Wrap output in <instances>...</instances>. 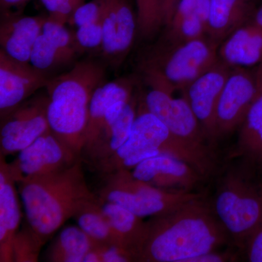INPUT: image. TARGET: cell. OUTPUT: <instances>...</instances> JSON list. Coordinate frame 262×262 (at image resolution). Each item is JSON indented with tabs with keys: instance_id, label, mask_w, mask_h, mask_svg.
Listing matches in <instances>:
<instances>
[{
	"instance_id": "cell-1",
	"label": "cell",
	"mask_w": 262,
	"mask_h": 262,
	"mask_svg": "<svg viewBox=\"0 0 262 262\" xmlns=\"http://www.w3.org/2000/svg\"><path fill=\"white\" fill-rule=\"evenodd\" d=\"M147 224L138 261L187 262L231 241L211 203L203 196L157 215Z\"/></svg>"
},
{
	"instance_id": "cell-2",
	"label": "cell",
	"mask_w": 262,
	"mask_h": 262,
	"mask_svg": "<svg viewBox=\"0 0 262 262\" xmlns=\"http://www.w3.org/2000/svg\"><path fill=\"white\" fill-rule=\"evenodd\" d=\"M27 226L44 244L88 202L96 199L79 160L65 168L15 182Z\"/></svg>"
},
{
	"instance_id": "cell-3",
	"label": "cell",
	"mask_w": 262,
	"mask_h": 262,
	"mask_svg": "<svg viewBox=\"0 0 262 262\" xmlns=\"http://www.w3.org/2000/svg\"><path fill=\"white\" fill-rule=\"evenodd\" d=\"M104 75L99 63L82 61L67 73L50 79L46 85L50 129L78 157L85 146L91 98L103 83Z\"/></svg>"
},
{
	"instance_id": "cell-4",
	"label": "cell",
	"mask_w": 262,
	"mask_h": 262,
	"mask_svg": "<svg viewBox=\"0 0 262 262\" xmlns=\"http://www.w3.org/2000/svg\"><path fill=\"white\" fill-rule=\"evenodd\" d=\"M160 155H168L189 163L205 178L216 168L215 157L203 154L179 140L143 104L140 106L128 139L116 152L101 162L108 172L135 168L141 162Z\"/></svg>"
},
{
	"instance_id": "cell-5",
	"label": "cell",
	"mask_w": 262,
	"mask_h": 262,
	"mask_svg": "<svg viewBox=\"0 0 262 262\" xmlns=\"http://www.w3.org/2000/svg\"><path fill=\"white\" fill-rule=\"evenodd\" d=\"M239 160L219 177L211 206L231 241L242 250L262 220V170Z\"/></svg>"
},
{
	"instance_id": "cell-6",
	"label": "cell",
	"mask_w": 262,
	"mask_h": 262,
	"mask_svg": "<svg viewBox=\"0 0 262 262\" xmlns=\"http://www.w3.org/2000/svg\"><path fill=\"white\" fill-rule=\"evenodd\" d=\"M219 46L208 37L178 44L159 43L143 67L146 83L170 94L182 91L220 61Z\"/></svg>"
},
{
	"instance_id": "cell-7",
	"label": "cell",
	"mask_w": 262,
	"mask_h": 262,
	"mask_svg": "<svg viewBox=\"0 0 262 262\" xmlns=\"http://www.w3.org/2000/svg\"><path fill=\"white\" fill-rule=\"evenodd\" d=\"M101 189L100 199L117 203L141 218L157 216L203 196L201 193L165 190L134 178L127 169L115 170Z\"/></svg>"
},
{
	"instance_id": "cell-8",
	"label": "cell",
	"mask_w": 262,
	"mask_h": 262,
	"mask_svg": "<svg viewBox=\"0 0 262 262\" xmlns=\"http://www.w3.org/2000/svg\"><path fill=\"white\" fill-rule=\"evenodd\" d=\"M144 104L168 127L172 135L192 149L203 154L215 157L211 143L184 97L175 98L173 94L159 88L149 86Z\"/></svg>"
},
{
	"instance_id": "cell-9",
	"label": "cell",
	"mask_w": 262,
	"mask_h": 262,
	"mask_svg": "<svg viewBox=\"0 0 262 262\" xmlns=\"http://www.w3.org/2000/svg\"><path fill=\"white\" fill-rule=\"evenodd\" d=\"M257 96L254 74L247 69L232 68L217 105L216 139L241 126Z\"/></svg>"
},
{
	"instance_id": "cell-10",
	"label": "cell",
	"mask_w": 262,
	"mask_h": 262,
	"mask_svg": "<svg viewBox=\"0 0 262 262\" xmlns=\"http://www.w3.org/2000/svg\"><path fill=\"white\" fill-rule=\"evenodd\" d=\"M78 158L50 130L19 151L18 158L9 165V168L17 182L27 177L60 170L72 165Z\"/></svg>"
},
{
	"instance_id": "cell-11",
	"label": "cell",
	"mask_w": 262,
	"mask_h": 262,
	"mask_svg": "<svg viewBox=\"0 0 262 262\" xmlns=\"http://www.w3.org/2000/svg\"><path fill=\"white\" fill-rule=\"evenodd\" d=\"M232 69L220 60L182 91L211 144L216 140L217 105Z\"/></svg>"
},
{
	"instance_id": "cell-12",
	"label": "cell",
	"mask_w": 262,
	"mask_h": 262,
	"mask_svg": "<svg viewBox=\"0 0 262 262\" xmlns=\"http://www.w3.org/2000/svg\"><path fill=\"white\" fill-rule=\"evenodd\" d=\"M50 79L46 72L29 62L13 58L0 50V110L7 115L41 88L46 87Z\"/></svg>"
},
{
	"instance_id": "cell-13",
	"label": "cell",
	"mask_w": 262,
	"mask_h": 262,
	"mask_svg": "<svg viewBox=\"0 0 262 262\" xmlns=\"http://www.w3.org/2000/svg\"><path fill=\"white\" fill-rule=\"evenodd\" d=\"M49 98L40 97L15 110L1 128L2 154L20 151L50 129L47 117Z\"/></svg>"
},
{
	"instance_id": "cell-14",
	"label": "cell",
	"mask_w": 262,
	"mask_h": 262,
	"mask_svg": "<svg viewBox=\"0 0 262 262\" xmlns=\"http://www.w3.org/2000/svg\"><path fill=\"white\" fill-rule=\"evenodd\" d=\"M131 173L138 180L173 192H192L193 188L205 178L189 163L168 155L144 160Z\"/></svg>"
},
{
	"instance_id": "cell-15",
	"label": "cell",
	"mask_w": 262,
	"mask_h": 262,
	"mask_svg": "<svg viewBox=\"0 0 262 262\" xmlns=\"http://www.w3.org/2000/svg\"><path fill=\"white\" fill-rule=\"evenodd\" d=\"M103 54L120 58L130 49L137 32L136 15L129 0H102Z\"/></svg>"
},
{
	"instance_id": "cell-16",
	"label": "cell",
	"mask_w": 262,
	"mask_h": 262,
	"mask_svg": "<svg viewBox=\"0 0 262 262\" xmlns=\"http://www.w3.org/2000/svg\"><path fill=\"white\" fill-rule=\"evenodd\" d=\"M48 18L24 16L20 13H2L0 44L2 49L18 61L29 62L36 39Z\"/></svg>"
},
{
	"instance_id": "cell-17",
	"label": "cell",
	"mask_w": 262,
	"mask_h": 262,
	"mask_svg": "<svg viewBox=\"0 0 262 262\" xmlns=\"http://www.w3.org/2000/svg\"><path fill=\"white\" fill-rule=\"evenodd\" d=\"M210 0H181L164 27L160 44L173 45L208 37Z\"/></svg>"
},
{
	"instance_id": "cell-18",
	"label": "cell",
	"mask_w": 262,
	"mask_h": 262,
	"mask_svg": "<svg viewBox=\"0 0 262 262\" xmlns=\"http://www.w3.org/2000/svg\"><path fill=\"white\" fill-rule=\"evenodd\" d=\"M218 56L231 68L247 69L262 63V27L250 20L220 43Z\"/></svg>"
},
{
	"instance_id": "cell-19",
	"label": "cell",
	"mask_w": 262,
	"mask_h": 262,
	"mask_svg": "<svg viewBox=\"0 0 262 262\" xmlns=\"http://www.w3.org/2000/svg\"><path fill=\"white\" fill-rule=\"evenodd\" d=\"M15 181L1 158L0 170V261H13V242L21 221Z\"/></svg>"
},
{
	"instance_id": "cell-20",
	"label": "cell",
	"mask_w": 262,
	"mask_h": 262,
	"mask_svg": "<svg viewBox=\"0 0 262 262\" xmlns=\"http://www.w3.org/2000/svg\"><path fill=\"white\" fill-rule=\"evenodd\" d=\"M98 202L113 229L117 244L128 251L138 261L147 235L148 224L120 205L101 199Z\"/></svg>"
},
{
	"instance_id": "cell-21",
	"label": "cell",
	"mask_w": 262,
	"mask_h": 262,
	"mask_svg": "<svg viewBox=\"0 0 262 262\" xmlns=\"http://www.w3.org/2000/svg\"><path fill=\"white\" fill-rule=\"evenodd\" d=\"M256 0H210L208 37L220 44L235 29L252 20Z\"/></svg>"
},
{
	"instance_id": "cell-22",
	"label": "cell",
	"mask_w": 262,
	"mask_h": 262,
	"mask_svg": "<svg viewBox=\"0 0 262 262\" xmlns=\"http://www.w3.org/2000/svg\"><path fill=\"white\" fill-rule=\"evenodd\" d=\"M132 94L133 82L127 79H118L102 83L96 89L89 106V120L84 146L88 151L94 145L101 134L108 108L117 101L130 99Z\"/></svg>"
},
{
	"instance_id": "cell-23",
	"label": "cell",
	"mask_w": 262,
	"mask_h": 262,
	"mask_svg": "<svg viewBox=\"0 0 262 262\" xmlns=\"http://www.w3.org/2000/svg\"><path fill=\"white\" fill-rule=\"evenodd\" d=\"M234 157L262 170V93L256 96L239 126Z\"/></svg>"
},
{
	"instance_id": "cell-24",
	"label": "cell",
	"mask_w": 262,
	"mask_h": 262,
	"mask_svg": "<svg viewBox=\"0 0 262 262\" xmlns=\"http://www.w3.org/2000/svg\"><path fill=\"white\" fill-rule=\"evenodd\" d=\"M136 101L132 97L124 107L120 116L106 125L98 136L97 141L89 150L90 155L103 160L113 156L120 149L130 136L137 111Z\"/></svg>"
},
{
	"instance_id": "cell-25",
	"label": "cell",
	"mask_w": 262,
	"mask_h": 262,
	"mask_svg": "<svg viewBox=\"0 0 262 262\" xmlns=\"http://www.w3.org/2000/svg\"><path fill=\"white\" fill-rule=\"evenodd\" d=\"M94 243L79 227H66L60 232L48 251V261L82 262Z\"/></svg>"
},
{
	"instance_id": "cell-26",
	"label": "cell",
	"mask_w": 262,
	"mask_h": 262,
	"mask_svg": "<svg viewBox=\"0 0 262 262\" xmlns=\"http://www.w3.org/2000/svg\"><path fill=\"white\" fill-rule=\"evenodd\" d=\"M74 218L78 227L92 239L95 246L117 245L113 229L97 200L86 203Z\"/></svg>"
},
{
	"instance_id": "cell-27",
	"label": "cell",
	"mask_w": 262,
	"mask_h": 262,
	"mask_svg": "<svg viewBox=\"0 0 262 262\" xmlns=\"http://www.w3.org/2000/svg\"><path fill=\"white\" fill-rule=\"evenodd\" d=\"M74 58L41 33L33 46L29 63L38 70L46 72L69 63Z\"/></svg>"
},
{
	"instance_id": "cell-28",
	"label": "cell",
	"mask_w": 262,
	"mask_h": 262,
	"mask_svg": "<svg viewBox=\"0 0 262 262\" xmlns=\"http://www.w3.org/2000/svg\"><path fill=\"white\" fill-rule=\"evenodd\" d=\"M165 0H136V20L139 36L148 39L164 27L163 4Z\"/></svg>"
},
{
	"instance_id": "cell-29",
	"label": "cell",
	"mask_w": 262,
	"mask_h": 262,
	"mask_svg": "<svg viewBox=\"0 0 262 262\" xmlns=\"http://www.w3.org/2000/svg\"><path fill=\"white\" fill-rule=\"evenodd\" d=\"M44 244L27 225L17 232L13 242V261H37L39 250Z\"/></svg>"
},
{
	"instance_id": "cell-30",
	"label": "cell",
	"mask_w": 262,
	"mask_h": 262,
	"mask_svg": "<svg viewBox=\"0 0 262 262\" xmlns=\"http://www.w3.org/2000/svg\"><path fill=\"white\" fill-rule=\"evenodd\" d=\"M42 33L71 56L75 57L80 51L81 48L76 37L67 30L64 24L48 18L43 25Z\"/></svg>"
},
{
	"instance_id": "cell-31",
	"label": "cell",
	"mask_w": 262,
	"mask_h": 262,
	"mask_svg": "<svg viewBox=\"0 0 262 262\" xmlns=\"http://www.w3.org/2000/svg\"><path fill=\"white\" fill-rule=\"evenodd\" d=\"M85 0H41L49 12L48 18L62 24L69 23L76 10Z\"/></svg>"
},
{
	"instance_id": "cell-32",
	"label": "cell",
	"mask_w": 262,
	"mask_h": 262,
	"mask_svg": "<svg viewBox=\"0 0 262 262\" xmlns=\"http://www.w3.org/2000/svg\"><path fill=\"white\" fill-rule=\"evenodd\" d=\"M102 0H91L80 5L70 18L69 24L77 27L100 21L102 19Z\"/></svg>"
},
{
	"instance_id": "cell-33",
	"label": "cell",
	"mask_w": 262,
	"mask_h": 262,
	"mask_svg": "<svg viewBox=\"0 0 262 262\" xmlns=\"http://www.w3.org/2000/svg\"><path fill=\"white\" fill-rule=\"evenodd\" d=\"M76 39L81 48L96 49L102 48L103 32L102 21L87 24L78 27L75 34Z\"/></svg>"
},
{
	"instance_id": "cell-34",
	"label": "cell",
	"mask_w": 262,
	"mask_h": 262,
	"mask_svg": "<svg viewBox=\"0 0 262 262\" xmlns=\"http://www.w3.org/2000/svg\"><path fill=\"white\" fill-rule=\"evenodd\" d=\"M250 262H262V220L242 248Z\"/></svg>"
},
{
	"instance_id": "cell-35",
	"label": "cell",
	"mask_w": 262,
	"mask_h": 262,
	"mask_svg": "<svg viewBox=\"0 0 262 262\" xmlns=\"http://www.w3.org/2000/svg\"><path fill=\"white\" fill-rule=\"evenodd\" d=\"M99 253L101 262L135 261L134 256L123 248L115 244L95 246Z\"/></svg>"
},
{
	"instance_id": "cell-36",
	"label": "cell",
	"mask_w": 262,
	"mask_h": 262,
	"mask_svg": "<svg viewBox=\"0 0 262 262\" xmlns=\"http://www.w3.org/2000/svg\"><path fill=\"white\" fill-rule=\"evenodd\" d=\"M232 252H220L219 250L194 256L187 262H227L235 261V256Z\"/></svg>"
},
{
	"instance_id": "cell-37",
	"label": "cell",
	"mask_w": 262,
	"mask_h": 262,
	"mask_svg": "<svg viewBox=\"0 0 262 262\" xmlns=\"http://www.w3.org/2000/svg\"><path fill=\"white\" fill-rule=\"evenodd\" d=\"M180 1L181 0H165L164 1L163 10L164 27L170 21Z\"/></svg>"
},
{
	"instance_id": "cell-38",
	"label": "cell",
	"mask_w": 262,
	"mask_h": 262,
	"mask_svg": "<svg viewBox=\"0 0 262 262\" xmlns=\"http://www.w3.org/2000/svg\"><path fill=\"white\" fill-rule=\"evenodd\" d=\"M29 0H0L2 13H8L13 8H21Z\"/></svg>"
},
{
	"instance_id": "cell-39",
	"label": "cell",
	"mask_w": 262,
	"mask_h": 262,
	"mask_svg": "<svg viewBox=\"0 0 262 262\" xmlns=\"http://www.w3.org/2000/svg\"><path fill=\"white\" fill-rule=\"evenodd\" d=\"M82 262H101V257L98 250L95 247L91 249L89 252L86 253Z\"/></svg>"
},
{
	"instance_id": "cell-40",
	"label": "cell",
	"mask_w": 262,
	"mask_h": 262,
	"mask_svg": "<svg viewBox=\"0 0 262 262\" xmlns=\"http://www.w3.org/2000/svg\"><path fill=\"white\" fill-rule=\"evenodd\" d=\"M257 84L258 94L262 93V63L256 67V72L254 73Z\"/></svg>"
},
{
	"instance_id": "cell-41",
	"label": "cell",
	"mask_w": 262,
	"mask_h": 262,
	"mask_svg": "<svg viewBox=\"0 0 262 262\" xmlns=\"http://www.w3.org/2000/svg\"><path fill=\"white\" fill-rule=\"evenodd\" d=\"M253 21L262 27V3L259 7L256 8L253 18Z\"/></svg>"
}]
</instances>
